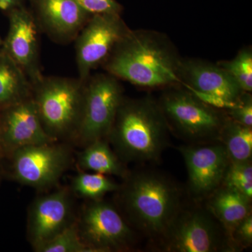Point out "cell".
I'll return each instance as SVG.
<instances>
[{
    "mask_svg": "<svg viewBox=\"0 0 252 252\" xmlns=\"http://www.w3.org/2000/svg\"><path fill=\"white\" fill-rule=\"evenodd\" d=\"M1 118H0V140H1Z\"/></svg>",
    "mask_w": 252,
    "mask_h": 252,
    "instance_id": "f546056e",
    "label": "cell"
},
{
    "mask_svg": "<svg viewBox=\"0 0 252 252\" xmlns=\"http://www.w3.org/2000/svg\"><path fill=\"white\" fill-rule=\"evenodd\" d=\"M77 164L84 171L121 177L127 175L122 160L111 148L107 139L95 140L86 145L79 154Z\"/></svg>",
    "mask_w": 252,
    "mask_h": 252,
    "instance_id": "d6986e66",
    "label": "cell"
},
{
    "mask_svg": "<svg viewBox=\"0 0 252 252\" xmlns=\"http://www.w3.org/2000/svg\"><path fill=\"white\" fill-rule=\"evenodd\" d=\"M166 120L157 101L150 96L124 97L107 140L122 161H157L166 147Z\"/></svg>",
    "mask_w": 252,
    "mask_h": 252,
    "instance_id": "7a4b0ae2",
    "label": "cell"
},
{
    "mask_svg": "<svg viewBox=\"0 0 252 252\" xmlns=\"http://www.w3.org/2000/svg\"><path fill=\"white\" fill-rule=\"evenodd\" d=\"M39 31L51 40L65 44L76 39L91 18L74 0H31Z\"/></svg>",
    "mask_w": 252,
    "mask_h": 252,
    "instance_id": "4fadbf2b",
    "label": "cell"
},
{
    "mask_svg": "<svg viewBox=\"0 0 252 252\" xmlns=\"http://www.w3.org/2000/svg\"><path fill=\"white\" fill-rule=\"evenodd\" d=\"M130 30L121 14L91 16L74 39L78 78L87 81Z\"/></svg>",
    "mask_w": 252,
    "mask_h": 252,
    "instance_id": "9c48e42d",
    "label": "cell"
},
{
    "mask_svg": "<svg viewBox=\"0 0 252 252\" xmlns=\"http://www.w3.org/2000/svg\"><path fill=\"white\" fill-rule=\"evenodd\" d=\"M9 32L1 49L34 85L44 77L39 54L40 31L32 13L23 5L9 11Z\"/></svg>",
    "mask_w": 252,
    "mask_h": 252,
    "instance_id": "7c38bea8",
    "label": "cell"
},
{
    "mask_svg": "<svg viewBox=\"0 0 252 252\" xmlns=\"http://www.w3.org/2000/svg\"><path fill=\"white\" fill-rule=\"evenodd\" d=\"M72 216V202L67 190L36 198L30 210L28 222V238L34 250L73 223Z\"/></svg>",
    "mask_w": 252,
    "mask_h": 252,
    "instance_id": "5bb4252c",
    "label": "cell"
},
{
    "mask_svg": "<svg viewBox=\"0 0 252 252\" xmlns=\"http://www.w3.org/2000/svg\"><path fill=\"white\" fill-rule=\"evenodd\" d=\"M227 117L232 120L252 127V96L251 93L243 92L233 107L227 109Z\"/></svg>",
    "mask_w": 252,
    "mask_h": 252,
    "instance_id": "d4e9b609",
    "label": "cell"
},
{
    "mask_svg": "<svg viewBox=\"0 0 252 252\" xmlns=\"http://www.w3.org/2000/svg\"><path fill=\"white\" fill-rule=\"evenodd\" d=\"M4 109L1 140L13 152L27 146L57 142L44 130L32 96Z\"/></svg>",
    "mask_w": 252,
    "mask_h": 252,
    "instance_id": "9a60e30c",
    "label": "cell"
},
{
    "mask_svg": "<svg viewBox=\"0 0 252 252\" xmlns=\"http://www.w3.org/2000/svg\"><path fill=\"white\" fill-rule=\"evenodd\" d=\"M3 45V41L2 39H1V37H0V49H1V47H2Z\"/></svg>",
    "mask_w": 252,
    "mask_h": 252,
    "instance_id": "f1b7e54d",
    "label": "cell"
},
{
    "mask_svg": "<svg viewBox=\"0 0 252 252\" xmlns=\"http://www.w3.org/2000/svg\"><path fill=\"white\" fill-rule=\"evenodd\" d=\"M219 141L223 144L230 162L252 160V127L239 124L227 117Z\"/></svg>",
    "mask_w": 252,
    "mask_h": 252,
    "instance_id": "ffe728a7",
    "label": "cell"
},
{
    "mask_svg": "<svg viewBox=\"0 0 252 252\" xmlns=\"http://www.w3.org/2000/svg\"><path fill=\"white\" fill-rule=\"evenodd\" d=\"M182 58L166 34L152 30H130L102 64L104 70L144 89L182 85Z\"/></svg>",
    "mask_w": 252,
    "mask_h": 252,
    "instance_id": "6da1fadb",
    "label": "cell"
},
{
    "mask_svg": "<svg viewBox=\"0 0 252 252\" xmlns=\"http://www.w3.org/2000/svg\"><path fill=\"white\" fill-rule=\"evenodd\" d=\"M179 76L182 85L187 90L212 94L237 102L245 91L237 81L217 63L205 60H182Z\"/></svg>",
    "mask_w": 252,
    "mask_h": 252,
    "instance_id": "2e32d148",
    "label": "cell"
},
{
    "mask_svg": "<svg viewBox=\"0 0 252 252\" xmlns=\"http://www.w3.org/2000/svg\"><path fill=\"white\" fill-rule=\"evenodd\" d=\"M207 198V210L221 225L229 240L235 227L252 214L251 199L223 186Z\"/></svg>",
    "mask_w": 252,
    "mask_h": 252,
    "instance_id": "e0dca14e",
    "label": "cell"
},
{
    "mask_svg": "<svg viewBox=\"0 0 252 252\" xmlns=\"http://www.w3.org/2000/svg\"><path fill=\"white\" fill-rule=\"evenodd\" d=\"M232 250L250 248L252 245V215L250 214L242 220L230 235Z\"/></svg>",
    "mask_w": 252,
    "mask_h": 252,
    "instance_id": "4316f807",
    "label": "cell"
},
{
    "mask_svg": "<svg viewBox=\"0 0 252 252\" xmlns=\"http://www.w3.org/2000/svg\"><path fill=\"white\" fill-rule=\"evenodd\" d=\"M120 187L109 175L98 172H81L72 182L74 193L90 200H100L106 194L117 191Z\"/></svg>",
    "mask_w": 252,
    "mask_h": 252,
    "instance_id": "44dd1931",
    "label": "cell"
},
{
    "mask_svg": "<svg viewBox=\"0 0 252 252\" xmlns=\"http://www.w3.org/2000/svg\"><path fill=\"white\" fill-rule=\"evenodd\" d=\"M188 173L189 188L196 198H207L221 185L230 160L220 141L179 147Z\"/></svg>",
    "mask_w": 252,
    "mask_h": 252,
    "instance_id": "8fae6325",
    "label": "cell"
},
{
    "mask_svg": "<svg viewBox=\"0 0 252 252\" xmlns=\"http://www.w3.org/2000/svg\"><path fill=\"white\" fill-rule=\"evenodd\" d=\"M126 178L120 189L127 218L146 236L160 240L182 208L180 189L154 170H141Z\"/></svg>",
    "mask_w": 252,
    "mask_h": 252,
    "instance_id": "3957f363",
    "label": "cell"
},
{
    "mask_svg": "<svg viewBox=\"0 0 252 252\" xmlns=\"http://www.w3.org/2000/svg\"><path fill=\"white\" fill-rule=\"evenodd\" d=\"M217 64L229 73L243 91H252V47L243 48L230 61H222Z\"/></svg>",
    "mask_w": 252,
    "mask_h": 252,
    "instance_id": "603a6c76",
    "label": "cell"
},
{
    "mask_svg": "<svg viewBox=\"0 0 252 252\" xmlns=\"http://www.w3.org/2000/svg\"><path fill=\"white\" fill-rule=\"evenodd\" d=\"M158 104L170 130L194 142L219 141L227 116L200 101L181 85L165 88Z\"/></svg>",
    "mask_w": 252,
    "mask_h": 252,
    "instance_id": "5b68a950",
    "label": "cell"
},
{
    "mask_svg": "<svg viewBox=\"0 0 252 252\" xmlns=\"http://www.w3.org/2000/svg\"><path fill=\"white\" fill-rule=\"evenodd\" d=\"M34 250L38 252H94L81 239L77 221Z\"/></svg>",
    "mask_w": 252,
    "mask_h": 252,
    "instance_id": "7402d4cb",
    "label": "cell"
},
{
    "mask_svg": "<svg viewBox=\"0 0 252 252\" xmlns=\"http://www.w3.org/2000/svg\"><path fill=\"white\" fill-rule=\"evenodd\" d=\"M124 97V89L117 78L108 73L91 76L86 81L80 124L73 138L84 147L107 139Z\"/></svg>",
    "mask_w": 252,
    "mask_h": 252,
    "instance_id": "52a82bcc",
    "label": "cell"
},
{
    "mask_svg": "<svg viewBox=\"0 0 252 252\" xmlns=\"http://www.w3.org/2000/svg\"><path fill=\"white\" fill-rule=\"evenodd\" d=\"M23 0H0V9L2 11H11V9L23 4Z\"/></svg>",
    "mask_w": 252,
    "mask_h": 252,
    "instance_id": "83f0119b",
    "label": "cell"
},
{
    "mask_svg": "<svg viewBox=\"0 0 252 252\" xmlns=\"http://www.w3.org/2000/svg\"><path fill=\"white\" fill-rule=\"evenodd\" d=\"M220 186L237 190L252 200V160L230 162Z\"/></svg>",
    "mask_w": 252,
    "mask_h": 252,
    "instance_id": "cb8c5ba5",
    "label": "cell"
},
{
    "mask_svg": "<svg viewBox=\"0 0 252 252\" xmlns=\"http://www.w3.org/2000/svg\"><path fill=\"white\" fill-rule=\"evenodd\" d=\"M160 240L170 252H213L232 250L228 236L207 208L182 207Z\"/></svg>",
    "mask_w": 252,
    "mask_h": 252,
    "instance_id": "8992f818",
    "label": "cell"
},
{
    "mask_svg": "<svg viewBox=\"0 0 252 252\" xmlns=\"http://www.w3.org/2000/svg\"><path fill=\"white\" fill-rule=\"evenodd\" d=\"M77 224L83 241L94 252L123 251L135 245L130 225L115 207L101 199L84 207Z\"/></svg>",
    "mask_w": 252,
    "mask_h": 252,
    "instance_id": "ba28073f",
    "label": "cell"
},
{
    "mask_svg": "<svg viewBox=\"0 0 252 252\" xmlns=\"http://www.w3.org/2000/svg\"><path fill=\"white\" fill-rule=\"evenodd\" d=\"M56 142L27 146L14 150L15 178L22 185L35 189H47L56 185L70 162L68 149Z\"/></svg>",
    "mask_w": 252,
    "mask_h": 252,
    "instance_id": "30bf717a",
    "label": "cell"
},
{
    "mask_svg": "<svg viewBox=\"0 0 252 252\" xmlns=\"http://www.w3.org/2000/svg\"><path fill=\"white\" fill-rule=\"evenodd\" d=\"M79 6L91 15L121 14L123 7L116 0H74Z\"/></svg>",
    "mask_w": 252,
    "mask_h": 252,
    "instance_id": "484cf974",
    "label": "cell"
},
{
    "mask_svg": "<svg viewBox=\"0 0 252 252\" xmlns=\"http://www.w3.org/2000/svg\"><path fill=\"white\" fill-rule=\"evenodd\" d=\"M32 96V86L21 68L0 49V107L7 108Z\"/></svg>",
    "mask_w": 252,
    "mask_h": 252,
    "instance_id": "ac0fdd59",
    "label": "cell"
},
{
    "mask_svg": "<svg viewBox=\"0 0 252 252\" xmlns=\"http://www.w3.org/2000/svg\"><path fill=\"white\" fill-rule=\"evenodd\" d=\"M86 81L44 77L32 86V98L44 130L59 141L74 137L80 124Z\"/></svg>",
    "mask_w": 252,
    "mask_h": 252,
    "instance_id": "277c9868",
    "label": "cell"
}]
</instances>
